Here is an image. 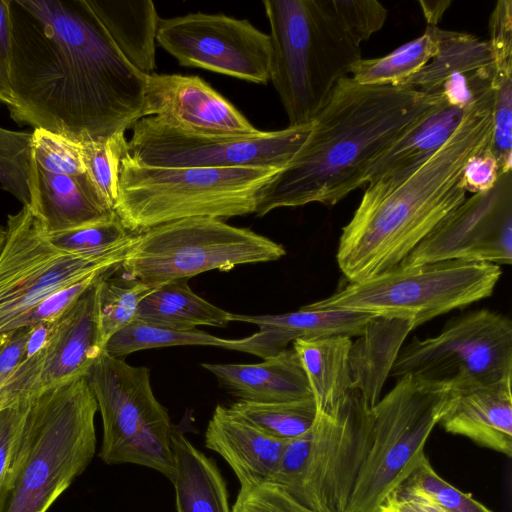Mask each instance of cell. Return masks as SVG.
<instances>
[{
	"label": "cell",
	"instance_id": "obj_12",
	"mask_svg": "<svg viewBox=\"0 0 512 512\" xmlns=\"http://www.w3.org/2000/svg\"><path fill=\"white\" fill-rule=\"evenodd\" d=\"M411 374L460 391L512 379V322L488 309L446 322L433 337L401 347L389 376Z\"/></svg>",
	"mask_w": 512,
	"mask_h": 512
},
{
	"label": "cell",
	"instance_id": "obj_20",
	"mask_svg": "<svg viewBox=\"0 0 512 512\" xmlns=\"http://www.w3.org/2000/svg\"><path fill=\"white\" fill-rule=\"evenodd\" d=\"M379 314L345 310H308L276 315H242L230 313L229 321L255 324L259 331L239 339L236 351L262 359L274 356L297 339L337 335L360 336L368 322Z\"/></svg>",
	"mask_w": 512,
	"mask_h": 512
},
{
	"label": "cell",
	"instance_id": "obj_32",
	"mask_svg": "<svg viewBox=\"0 0 512 512\" xmlns=\"http://www.w3.org/2000/svg\"><path fill=\"white\" fill-rule=\"evenodd\" d=\"M228 408L253 427L280 440H291L303 435L313 426L318 415L312 395L284 402L238 400Z\"/></svg>",
	"mask_w": 512,
	"mask_h": 512
},
{
	"label": "cell",
	"instance_id": "obj_30",
	"mask_svg": "<svg viewBox=\"0 0 512 512\" xmlns=\"http://www.w3.org/2000/svg\"><path fill=\"white\" fill-rule=\"evenodd\" d=\"M437 54L416 74L400 85H407L428 94H439L442 83L457 73L479 71L492 66L487 41L461 32L437 29Z\"/></svg>",
	"mask_w": 512,
	"mask_h": 512
},
{
	"label": "cell",
	"instance_id": "obj_19",
	"mask_svg": "<svg viewBox=\"0 0 512 512\" xmlns=\"http://www.w3.org/2000/svg\"><path fill=\"white\" fill-rule=\"evenodd\" d=\"M143 117L155 116L183 131L250 135L255 128L227 99L195 75L147 76Z\"/></svg>",
	"mask_w": 512,
	"mask_h": 512
},
{
	"label": "cell",
	"instance_id": "obj_1",
	"mask_svg": "<svg viewBox=\"0 0 512 512\" xmlns=\"http://www.w3.org/2000/svg\"><path fill=\"white\" fill-rule=\"evenodd\" d=\"M10 117L75 143L141 118L147 75L118 50L86 0H9Z\"/></svg>",
	"mask_w": 512,
	"mask_h": 512
},
{
	"label": "cell",
	"instance_id": "obj_45",
	"mask_svg": "<svg viewBox=\"0 0 512 512\" xmlns=\"http://www.w3.org/2000/svg\"><path fill=\"white\" fill-rule=\"evenodd\" d=\"M377 512H447L425 494L397 487L380 504Z\"/></svg>",
	"mask_w": 512,
	"mask_h": 512
},
{
	"label": "cell",
	"instance_id": "obj_15",
	"mask_svg": "<svg viewBox=\"0 0 512 512\" xmlns=\"http://www.w3.org/2000/svg\"><path fill=\"white\" fill-rule=\"evenodd\" d=\"M156 40L182 66L257 84L270 81V36L247 19L200 12L160 18Z\"/></svg>",
	"mask_w": 512,
	"mask_h": 512
},
{
	"label": "cell",
	"instance_id": "obj_36",
	"mask_svg": "<svg viewBox=\"0 0 512 512\" xmlns=\"http://www.w3.org/2000/svg\"><path fill=\"white\" fill-rule=\"evenodd\" d=\"M44 234L55 249L76 255H96L117 250L129 245L135 235L123 226L117 215L107 221Z\"/></svg>",
	"mask_w": 512,
	"mask_h": 512
},
{
	"label": "cell",
	"instance_id": "obj_2",
	"mask_svg": "<svg viewBox=\"0 0 512 512\" xmlns=\"http://www.w3.org/2000/svg\"><path fill=\"white\" fill-rule=\"evenodd\" d=\"M445 100L407 85L339 80L301 150L262 189L255 214L309 203L333 206L366 184L372 162Z\"/></svg>",
	"mask_w": 512,
	"mask_h": 512
},
{
	"label": "cell",
	"instance_id": "obj_8",
	"mask_svg": "<svg viewBox=\"0 0 512 512\" xmlns=\"http://www.w3.org/2000/svg\"><path fill=\"white\" fill-rule=\"evenodd\" d=\"M501 273L495 264L461 260L398 264L372 278L349 282L331 296L303 308L403 317L416 328L490 297Z\"/></svg>",
	"mask_w": 512,
	"mask_h": 512
},
{
	"label": "cell",
	"instance_id": "obj_33",
	"mask_svg": "<svg viewBox=\"0 0 512 512\" xmlns=\"http://www.w3.org/2000/svg\"><path fill=\"white\" fill-rule=\"evenodd\" d=\"M238 343L239 339H224L198 329L172 330L134 321L113 335L104 351L123 359L133 352L152 348L200 345L236 350Z\"/></svg>",
	"mask_w": 512,
	"mask_h": 512
},
{
	"label": "cell",
	"instance_id": "obj_35",
	"mask_svg": "<svg viewBox=\"0 0 512 512\" xmlns=\"http://www.w3.org/2000/svg\"><path fill=\"white\" fill-rule=\"evenodd\" d=\"M79 150L92 183L114 210L118 195L120 164L128 151L125 132L102 140L79 143Z\"/></svg>",
	"mask_w": 512,
	"mask_h": 512
},
{
	"label": "cell",
	"instance_id": "obj_47",
	"mask_svg": "<svg viewBox=\"0 0 512 512\" xmlns=\"http://www.w3.org/2000/svg\"><path fill=\"white\" fill-rule=\"evenodd\" d=\"M31 329H19L0 340V387L24 358Z\"/></svg>",
	"mask_w": 512,
	"mask_h": 512
},
{
	"label": "cell",
	"instance_id": "obj_48",
	"mask_svg": "<svg viewBox=\"0 0 512 512\" xmlns=\"http://www.w3.org/2000/svg\"><path fill=\"white\" fill-rule=\"evenodd\" d=\"M451 0H421L419 5L428 27H437L444 13L451 5Z\"/></svg>",
	"mask_w": 512,
	"mask_h": 512
},
{
	"label": "cell",
	"instance_id": "obj_43",
	"mask_svg": "<svg viewBox=\"0 0 512 512\" xmlns=\"http://www.w3.org/2000/svg\"><path fill=\"white\" fill-rule=\"evenodd\" d=\"M35 397L20 398L12 403L0 406V485Z\"/></svg>",
	"mask_w": 512,
	"mask_h": 512
},
{
	"label": "cell",
	"instance_id": "obj_37",
	"mask_svg": "<svg viewBox=\"0 0 512 512\" xmlns=\"http://www.w3.org/2000/svg\"><path fill=\"white\" fill-rule=\"evenodd\" d=\"M32 132L12 131L0 127V184L23 206H29V166Z\"/></svg>",
	"mask_w": 512,
	"mask_h": 512
},
{
	"label": "cell",
	"instance_id": "obj_39",
	"mask_svg": "<svg viewBox=\"0 0 512 512\" xmlns=\"http://www.w3.org/2000/svg\"><path fill=\"white\" fill-rule=\"evenodd\" d=\"M494 92L493 132L490 150L501 174L512 168V76L492 79Z\"/></svg>",
	"mask_w": 512,
	"mask_h": 512
},
{
	"label": "cell",
	"instance_id": "obj_24",
	"mask_svg": "<svg viewBox=\"0 0 512 512\" xmlns=\"http://www.w3.org/2000/svg\"><path fill=\"white\" fill-rule=\"evenodd\" d=\"M415 329L408 318L377 315L352 341L349 365L352 390L361 393L372 409L380 400L385 380L408 333Z\"/></svg>",
	"mask_w": 512,
	"mask_h": 512
},
{
	"label": "cell",
	"instance_id": "obj_44",
	"mask_svg": "<svg viewBox=\"0 0 512 512\" xmlns=\"http://www.w3.org/2000/svg\"><path fill=\"white\" fill-rule=\"evenodd\" d=\"M501 175L498 161L488 148L468 161L461 181L466 192L486 193L495 187Z\"/></svg>",
	"mask_w": 512,
	"mask_h": 512
},
{
	"label": "cell",
	"instance_id": "obj_14",
	"mask_svg": "<svg viewBox=\"0 0 512 512\" xmlns=\"http://www.w3.org/2000/svg\"><path fill=\"white\" fill-rule=\"evenodd\" d=\"M132 129L127 153L143 165L283 169L307 141L312 122L250 135L199 134L148 116Z\"/></svg>",
	"mask_w": 512,
	"mask_h": 512
},
{
	"label": "cell",
	"instance_id": "obj_7",
	"mask_svg": "<svg viewBox=\"0 0 512 512\" xmlns=\"http://www.w3.org/2000/svg\"><path fill=\"white\" fill-rule=\"evenodd\" d=\"M371 430V408L352 390L335 413H318L306 433L287 440L269 483L316 512H346Z\"/></svg>",
	"mask_w": 512,
	"mask_h": 512
},
{
	"label": "cell",
	"instance_id": "obj_16",
	"mask_svg": "<svg viewBox=\"0 0 512 512\" xmlns=\"http://www.w3.org/2000/svg\"><path fill=\"white\" fill-rule=\"evenodd\" d=\"M107 272L96 277L49 322L44 344L24 356L1 385L0 406L35 397L86 374L105 348L100 328L99 285Z\"/></svg>",
	"mask_w": 512,
	"mask_h": 512
},
{
	"label": "cell",
	"instance_id": "obj_9",
	"mask_svg": "<svg viewBox=\"0 0 512 512\" xmlns=\"http://www.w3.org/2000/svg\"><path fill=\"white\" fill-rule=\"evenodd\" d=\"M453 395L448 384L407 374L371 409V444L346 512H377L412 472Z\"/></svg>",
	"mask_w": 512,
	"mask_h": 512
},
{
	"label": "cell",
	"instance_id": "obj_46",
	"mask_svg": "<svg viewBox=\"0 0 512 512\" xmlns=\"http://www.w3.org/2000/svg\"><path fill=\"white\" fill-rule=\"evenodd\" d=\"M10 51L9 0H0V103L6 106L12 98L9 81Z\"/></svg>",
	"mask_w": 512,
	"mask_h": 512
},
{
	"label": "cell",
	"instance_id": "obj_4",
	"mask_svg": "<svg viewBox=\"0 0 512 512\" xmlns=\"http://www.w3.org/2000/svg\"><path fill=\"white\" fill-rule=\"evenodd\" d=\"M95 397L84 376L38 394L0 485V512H47L96 451Z\"/></svg>",
	"mask_w": 512,
	"mask_h": 512
},
{
	"label": "cell",
	"instance_id": "obj_40",
	"mask_svg": "<svg viewBox=\"0 0 512 512\" xmlns=\"http://www.w3.org/2000/svg\"><path fill=\"white\" fill-rule=\"evenodd\" d=\"M494 75H512V0L496 2L487 41Z\"/></svg>",
	"mask_w": 512,
	"mask_h": 512
},
{
	"label": "cell",
	"instance_id": "obj_5",
	"mask_svg": "<svg viewBox=\"0 0 512 512\" xmlns=\"http://www.w3.org/2000/svg\"><path fill=\"white\" fill-rule=\"evenodd\" d=\"M270 25V81L289 126L308 124L334 86L362 58L333 0H264Z\"/></svg>",
	"mask_w": 512,
	"mask_h": 512
},
{
	"label": "cell",
	"instance_id": "obj_6",
	"mask_svg": "<svg viewBox=\"0 0 512 512\" xmlns=\"http://www.w3.org/2000/svg\"><path fill=\"white\" fill-rule=\"evenodd\" d=\"M280 170L153 167L126 153L114 212L133 234L180 219L255 213L262 189Z\"/></svg>",
	"mask_w": 512,
	"mask_h": 512
},
{
	"label": "cell",
	"instance_id": "obj_23",
	"mask_svg": "<svg viewBox=\"0 0 512 512\" xmlns=\"http://www.w3.org/2000/svg\"><path fill=\"white\" fill-rule=\"evenodd\" d=\"M219 385L242 401L284 402L312 395L309 382L293 348L254 364L203 363Z\"/></svg>",
	"mask_w": 512,
	"mask_h": 512
},
{
	"label": "cell",
	"instance_id": "obj_21",
	"mask_svg": "<svg viewBox=\"0 0 512 512\" xmlns=\"http://www.w3.org/2000/svg\"><path fill=\"white\" fill-rule=\"evenodd\" d=\"M286 442L263 433L221 405L216 406L205 432V446L228 463L241 489L271 481Z\"/></svg>",
	"mask_w": 512,
	"mask_h": 512
},
{
	"label": "cell",
	"instance_id": "obj_13",
	"mask_svg": "<svg viewBox=\"0 0 512 512\" xmlns=\"http://www.w3.org/2000/svg\"><path fill=\"white\" fill-rule=\"evenodd\" d=\"M5 230L0 250V340L51 294L119 266L131 244L96 255L62 252L47 241L28 206L8 216Z\"/></svg>",
	"mask_w": 512,
	"mask_h": 512
},
{
	"label": "cell",
	"instance_id": "obj_42",
	"mask_svg": "<svg viewBox=\"0 0 512 512\" xmlns=\"http://www.w3.org/2000/svg\"><path fill=\"white\" fill-rule=\"evenodd\" d=\"M347 29L360 42L379 31L387 18L386 8L376 0H333Z\"/></svg>",
	"mask_w": 512,
	"mask_h": 512
},
{
	"label": "cell",
	"instance_id": "obj_3",
	"mask_svg": "<svg viewBox=\"0 0 512 512\" xmlns=\"http://www.w3.org/2000/svg\"><path fill=\"white\" fill-rule=\"evenodd\" d=\"M494 92L468 106L447 141L411 172L368 184L342 228L336 260L349 282L400 264L466 199L461 178L468 161L490 148Z\"/></svg>",
	"mask_w": 512,
	"mask_h": 512
},
{
	"label": "cell",
	"instance_id": "obj_22",
	"mask_svg": "<svg viewBox=\"0 0 512 512\" xmlns=\"http://www.w3.org/2000/svg\"><path fill=\"white\" fill-rule=\"evenodd\" d=\"M511 380L453 390L448 408L440 420L446 432L464 436L476 444L512 455Z\"/></svg>",
	"mask_w": 512,
	"mask_h": 512
},
{
	"label": "cell",
	"instance_id": "obj_17",
	"mask_svg": "<svg viewBox=\"0 0 512 512\" xmlns=\"http://www.w3.org/2000/svg\"><path fill=\"white\" fill-rule=\"evenodd\" d=\"M29 208L44 233L67 231L116 216L92 183L79 143L34 129Z\"/></svg>",
	"mask_w": 512,
	"mask_h": 512
},
{
	"label": "cell",
	"instance_id": "obj_27",
	"mask_svg": "<svg viewBox=\"0 0 512 512\" xmlns=\"http://www.w3.org/2000/svg\"><path fill=\"white\" fill-rule=\"evenodd\" d=\"M177 512H231L226 483L214 461L175 426L171 435Z\"/></svg>",
	"mask_w": 512,
	"mask_h": 512
},
{
	"label": "cell",
	"instance_id": "obj_49",
	"mask_svg": "<svg viewBox=\"0 0 512 512\" xmlns=\"http://www.w3.org/2000/svg\"><path fill=\"white\" fill-rule=\"evenodd\" d=\"M5 234H6L5 228L0 226V250H1L4 240H5Z\"/></svg>",
	"mask_w": 512,
	"mask_h": 512
},
{
	"label": "cell",
	"instance_id": "obj_41",
	"mask_svg": "<svg viewBox=\"0 0 512 512\" xmlns=\"http://www.w3.org/2000/svg\"><path fill=\"white\" fill-rule=\"evenodd\" d=\"M231 512H316L272 483L240 489Z\"/></svg>",
	"mask_w": 512,
	"mask_h": 512
},
{
	"label": "cell",
	"instance_id": "obj_10",
	"mask_svg": "<svg viewBox=\"0 0 512 512\" xmlns=\"http://www.w3.org/2000/svg\"><path fill=\"white\" fill-rule=\"evenodd\" d=\"M284 247L247 228L212 217L163 223L135 234L119 270L152 286L210 270L276 261Z\"/></svg>",
	"mask_w": 512,
	"mask_h": 512
},
{
	"label": "cell",
	"instance_id": "obj_26",
	"mask_svg": "<svg viewBox=\"0 0 512 512\" xmlns=\"http://www.w3.org/2000/svg\"><path fill=\"white\" fill-rule=\"evenodd\" d=\"M351 337L297 339L293 349L306 374L318 413L333 414L352 391Z\"/></svg>",
	"mask_w": 512,
	"mask_h": 512
},
{
	"label": "cell",
	"instance_id": "obj_34",
	"mask_svg": "<svg viewBox=\"0 0 512 512\" xmlns=\"http://www.w3.org/2000/svg\"><path fill=\"white\" fill-rule=\"evenodd\" d=\"M119 266L105 273L99 285V317L104 346L113 335L135 321L141 301L156 287L122 274L113 276Z\"/></svg>",
	"mask_w": 512,
	"mask_h": 512
},
{
	"label": "cell",
	"instance_id": "obj_38",
	"mask_svg": "<svg viewBox=\"0 0 512 512\" xmlns=\"http://www.w3.org/2000/svg\"><path fill=\"white\" fill-rule=\"evenodd\" d=\"M399 486L425 494L447 512H492L439 476L425 455Z\"/></svg>",
	"mask_w": 512,
	"mask_h": 512
},
{
	"label": "cell",
	"instance_id": "obj_11",
	"mask_svg": "<svg viewBox=\"0 0 512 512\" xmlns=\"http://www.w3.org/2000/svg\"><path fill=\"white\" fill-rule=\"evenodd\" d=\"M84 377L102 417L100 459L145 466L172 481L174 425L152 391L149 369L103 351Z\"/></svg>",
	"mask_w": 512,
	"mask_h": 512
},
{
	"label": "cell",
	"instance_id": "obj_29",
	"mask_svg": "<svg viewBox=\"0 0 512 512\" xmlns=\"http://www.w3.org/2000/svg\"><path fill=\"white\" fill-rule=\"evenodd\" d=\"M187 280L177 279L156 286L141 301L135 321L181 331L202 325L226 327L230 313L198 296Z\"/></svg>",
	"mask_w": 512,
	"mask_h": 512
},
{
	"label": "cell",
	"instance_id": "obj_28",
	"mask_svg": "<svg viewBox=\"0 0 512 512\" xmlns=\"http://www.w3.org/2000/svg\"><path fill=\"white\" fill-rule=\"evenodd\" d=\"M468 107L443 103L370 165L366 183L402 176L440 148L456 130Z\"/></svg>",
	"mask_w": 512,
	"mask_h": 512
},
{
	"label": "cell",
	"instance_id": "obj_31",
	"mask_svg": "<svg viewBox=\"0 0 512 512\" xmlns=\"http://www.w3.org/2000/svg\"><path fill=\"white\" fill-rule=\"evenodd\" d=\"M438 27L378 58H361L351 68L352 78L363 85H400L420 71L438 52Z\"/></svg>",
	"mask_w": 512,
	"mask_h": 512
},
{
	"label": "cell",
	"instance_id": "obj_25",
	"mask_svg": "<svg viewBox=\"0 0 512 512\" xmlns=\"http://www.w3.org/2000/svg\"><path fill=\"white\" fill-rule=\"evenodd\" d=\"M124 58L139 72L156 68L160 17L151 0H86Z\"/></svg>",
	"mask_w": 512,
	"mask_h": 512
},
{
	"label": "cell",
	"instance_id": "obj_18",
	"mask_svg": "<svg viewBox=\"0 0 512 512\" xmlns=\"http://www.w3.org/2000/svg\"><path fill=\"white\" fill-rule=\"evenodd\" d=\"M445 260L512 263V175L500 176L493 189L472 194L400 264Z\"/></svg>",
	"mask_w": 512,
	"mask_h": 512
}]
</instances>
